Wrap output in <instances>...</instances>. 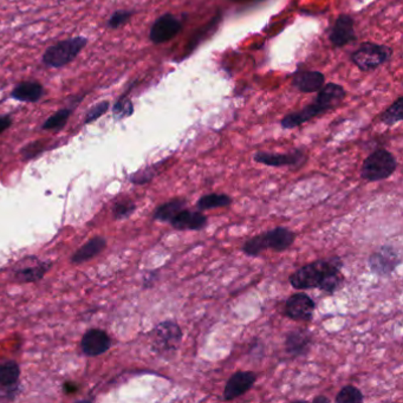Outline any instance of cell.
<instances>
[{"mask_svg": "<svg viewBox=\"0 0 403 403\" xmlns=\"http://www.w3.org/2000/svg\"><path fill=\"white\" fill-rule=\"evenodd\" d=\"M342 269L343 262L340 257L315 260L292 272L289 283L296 290L318 289L326 295H333L345 281Z\"/></svg>", "mask_w": 403, "mask_h": 403, "instance_id": "6da1fadb", "label": "cell"}, {"mask_svg": "<svg viewBox=\"0 0 403 403\" xmlns=\"http://www.w3.org/2000/svg\"><path fill=\"white\" fill-rule=\"evenodd\" d=\"M317 92L318 95L316 96V99L310 104L299 112H290L281 119V126L283 129H294L318 116L331 112L336 109L347 96L345 89L336 83L324 85Z\"/></svg>", "mask_w": 403, "mask_h": 403, "instance_id": "7a4b0ae2", "label": "cell"}, {"mask_svg": "<svg viewBox=\"0 0 403 403\" xmlns=\"http://www.w3.org/2000/svg\"><path fill=\"white\" fill-rule=\"evenodd\" d=\"M88 44V38L83 36H76L71 38L63 39L49 46L43 53L42 63L48 68L60 69L74 62L82 50Z\"/></svg>", "mask_w": 403, "mask_h": 403, "instance_id": "3957f363", "label": "cell"}, {"mask_svg": "<svg viewBox=\"0 0 403 403\" xmlns=\"http://www.w3.org/2000/svg\"><path fill=\"white\" fill-rule=\"evenodd\" d=\"M397 168V158L389 151L381 148L365 158L361 167V178L370 183L382 181L389 179Z\"/></svg>", "mask_w": 403, "mask_h": 403, "instance_id": "277c9868", "label": "cell"}, {"mask_svg": "<svg viewBox=\"0 0 403 403\" xmlns=\"http://www.w3.org/2000/svg\"><path fill=\"white\" fill-rule=\"evenodd\" d=\"M393 56V49L376 43H362L351 55L353 63L361 71H372L381 67Z\"/></svg>", "mask_w": 403, "mask_h": 403, "instance_id": "5b68a950", "label": "cell"}, {"mask_svg": "<svg viewBox=\"0 0 403 403\" xmlns=\"http://www.w3.org/2000/svg\"><path fill=\"white\" fill-rule=\"evenodd\" d=\"M153 349L158 355L176 354L183 342V333L178 323L165 321L153 330Z\"/></svg>", "mask_w": 403, "mask_h": 403, "instance_id": "8992f818", "label": "cell"}, {"mask_svg": "<svg viewBox=\"0 0 403 403\" xmlns=\"http://www.w3.org/2000/svg\"><path fill=\"white\" fill-rule=\"evenodd\" d=\"M253 160L260 165L269 167H289V168L299 169L308 161V155L303 149L296 148L288 153H269V151H257L253 155Z\"/></svg>", "mask_w": 403, "mask_h": 403, "instance_id": "52a82bcc", "label": "cell"}, {"mask_svg": "<svg viewBox=\"0 0 403 403\" xmlns=\"http://www.w3.org/2000/svg\"><path fill=\"white\" fill-rule=\"evenodd\" d=\"M401 265V256L393 245H383L370 254L368 267L379 277H388Z\"/></svg>", "mask_w": 403, "mask_h": 403, "instance_id": "ba28073f", "label": "cell"}, {"mask_svg": "<svg viewBox=\"0 0 403 403\" xmlns=\"http://www.w3.org/2000/svg\"><path fill=\"white\" fill-rule=\"evenodd\" d=\"M183 28L181 19L176 14H165L154 21L149 31V39L153 44H163L179 35Z\"/></svg>", "mask_w": 403, "mask_h": 403, "instance_id": "9c48e42d", "label": "cell"}, {"mask_svg": "<svg viewBox=\"0 0 403 403\" xmlns=\"http://www.w3.org/2000/svg\"><path fill=\"white\" fill-rule=\"evenodd\" d=\"M315 308L316 303L308 294L297 292L286 299L284 311L286 317L292 321L311 322Z\"/></svg>", "mask_w": 403, "mask_h": 403, "instance_id": "30bf717a", "label": "cell"}, {"mask_svg": "<svg viewBox=\"0 0 403 403\" xmlns=\"http://www.w3.org/2000/svg\"><path fill=\"white\" fill-rule=\"evenodd\" d=\"M297 235L291 231L290 228L278 226L269 231L260 233V239L263 244L264 249H272L274 252H285L286 249L291 247L295 242Z\"/></svg>", "mask_w": 403, "mask_h": 403, "instance_id": "8fae6325", "label": "cell"}, {"mask_svg": "<svg viewBox=\"0 0 403 403\" xmlns=\"http://www.w3.org/2000/svg\"><path fill=\"white\" fill-rule=\"evenodd\" d=\"M329 41L333 48H343L356 41L354 18L349 14H340L337 17L329 33Z\"/></svg>", "mask_w": 403, "mask_h": 403, "instance_id": "7c38bea8", "label": "cell"}, {"mask_svg": "<svg viewBox=\"0 0 403 403\" xmlns=\"http://www.w3.org/2000/svg\"><path fill=\"white\" fill-rule=\"evenodd\" d=\"M257 381L256 372H237L228 379L224 388L222 397L225 401H232L245 395L247 392L252 389Z\"/></svg>", "mask_w": 403, "mask_h": 403, "instance_id": "4fadbf2b", "label": "cell"}, {"mask_svg": "<svg viewBox=\"0 0 403 403\" xmlns=\"http://www.w3.org/2000/svg\"><path fill=\"white\" fill-rule=\"evenodd\" d=\"M313 343L311 331L303 328L290 330L285 337V351L292 358H301L308 354Z\"/></svg>", "mask_w": 403, "mask_h": 403, "instance_id": "5bb4252c", "label": "cell"}, {"mask_svg": "<svg viewBox=\"0 0 403 403\" xmlns=\"http://www.w3.org/2000/svg\"><path fill=\"white\" fill-rule=\"evenodd\" d=\"M169 224L176 231H203L208 224V217L203 213V210H193L185 207L178 212Z\"/></svg>", "mask_w": 403, "mask_h": 403, "instance_id": "9a60e30c", "label": "cell"}, {"mask_svg": "<svg viewBox=\"0 0 403 403\" xmlns=\"http://www.w3.org/2000/svg\"><path fill=\"white\" fill-rule=\"evenodd\" d=\"M326 85V76L319 71H299L292 77V87L303 94H312Z\"/></svg>", "mask_w": 403, "mask_h": 403, "instance_id": "2e32d148", "label": "cell"}, {"mask_svg": "<svg viewBox=\"0 0 403 403\" xmlns=\"http://www.w3.org/2000/svg\"><path fill=\"white\" fill-rule=\"evenodd\" d=\"M45 95V89L41 82L24 81L18 83L12 92L10 97L23 103H37Z\"/></svg>", "mask_w": 403, "mask_h": 403, "instance_id": "e0dca14e", "label": "cell"}, {"mask_svg": "<svg viewBox=\"0 0 403 403\" xmlns=\"http://www.w3.org/2000/svg\"><path fill=\"white\" fill-rule=\"evenodd\" d=\"M112 340L102 330L92 329L82 338V349L88 356H99L108 350Z\"/></svg>", "mask_w": 403, "mask_h": 403, "instance_id": "ac0fdd59", "label": "cell"}, {"mask_svg": "<svg viewBox=\"0 0 403 403\" xmlns=\"http://www.w3.org/2000/svg\"><path fill=\"white\" fill-rule=\"evenodd\" d=\"M85 100V95L75 96L70 99V104L65 108L60 109L58 112H55L53 115L50 116L45 122L43 123V130H60L65 127L68 121L70 119L72 112H74L76 107Z\"/></svg>", "mask_w": 403, "mask_h": 403, "instance_id": "d6986e66", "label": "cell"}, {"mask_svg": "<svg viewBox=\"0 0 403 403\" xmlns=\"http://www.w3.org/2000/svg\"><path fill=\"white\" fill-rule=\"evenodd\" d=\"M187 203L188 201H187L186 198H174L172 200L160 205L155 210L153 217H154L155 220L161 221V222H168L169 224L173 217L178 214V212L186 207Z\"/></svg>", "mask_w": 403, "mask_h": 403, "instance_id": "ffe728a7", "label": "cell"}, {"mask_svg": "<svg viewBox=\"0 0 403 403\" xmlns=\"http://www.w3.org/2000/svg\"><path fill=\"white\" fill-rule=\"evenodd\" d=\"M105 245H107V242H105L104 238L102 237H96V238L89 240L85 245L82 246L81 249H78L77 252L75 253L71 260L72 263L81 264L85 263V262H88L89 259H92L94 257L97 256L100 253L103 251Z\"/></svg>", "mask_w": 403, "mask_h": 403, "instance_id": "44dd1931", "label": "cell"}, {"mask_svg": "<svg viewBox=\"0 0 403 403\" xmlns=\"http://www.w3.org/2000/svg\"><path fill=\"white\" fill-rule=\"evenodd\" d=\"M221 12H217L215 17L212 18L206 25L205 28H200L195 32V35L190 38L188 45L185 48V55H183V58L188 56L190 53H193L194 50L197 49L198 46L200 45V43L203 42V39L207 38L210 33H213L215 31V28H217V25L220 24L221 21Z\"/></svg>", "mask_w": 403, "mask_h": 403, "instance_id": "7402d4cb", "label": "cell"}, {"mask_svg": "<svg viewBox=\"0 0 403 403\" xmlns=\"http://www.w3.org/2000/svg\"><path fill=\"white\" fill-rule=\"evenodd\" d=\"M232 203H233V199L228 194L210 193L203 195L197 201L195 206H197L198 210H208L231 206Z\"/></svg>", "mask_w": 403, "mask_h": 403, "instance_id": "603a6c76", "label": "cell"}, {"mask_svg": "<svg viewBox=\"0 0 403 403\" xmlns=\"http://www.w3.org/2000/svg\"><path fill=\"white\" fill-rule=\"evenodd\" d=\"M403 97H397V101L390 105L389 108L386 109L380 116V119L383 124L388 127H393L397 123H400L403 119Z\"/></svg>", "mask_w": 403, "mask_h": 403, "instance_id": "cb8c5ba5", "label": "cell"}, {"mask_svg": "<svg viewBox=\"0 0 403 403\" xmlns=\"http://www.w3.org/2000/svg\"><path fill=\"white\" fill-rule=\"evenodd\" d=\"M19 379V367L16 362H5L0 365V385L14 386Z\"/></svg>", "mask_w": 403, "mask_h": 403, "instance_id": "d4e9b609", "label": "cell"}, {"mask_svg": "<svg viewBox=\"0 0 403 403\" xmlns=\"http://www.w3.org/2000/svg\"><path fill=\"white\" fill-rule=\"evenodd\" d=\"M365 401V395L358 387L348 385L338 392L335 402L336 403H361Z\"/></svg>", "mask_w": 403, "mask_h": 403, "instance_id": "484cf974", "label": "cell"}, {"mask_svg": "<svg viewBox=\"0 0 403 403\" xmlns=\"http://www.w3.org/2000/svg\"><path fill=\"white\" fill-rule=\"evenodd\" d=\"M133 102L127 96V94H123L112 107V115H114V119H117V121L129 117V116L133 115Z\"/></svg>", "mask_w": 403, "mask_h": 403, "instance_id": "4316f807", "label": "cell"}, {"mask_svg": "<svg viewBox=\"0 0 403 403\" xmlns=\"http://www.w3.org/2000/svg\"><path fill=\"white\" fill-rule=\"evenodd\" d=\"M135 12L133 10H117L110 16L107 26L112 30H117L129 23Z\"/></svg>", "mask_w": 403, "mask_h": 403, "instance_id": "83f0119b", "label": "cell"}, {"mask_svg": "<svg viewBox=\"0 0 403 403\" xmlns=\"http://www.w3.org/2000/svg\"><path fill=\"white\" fill-rule=\"evenodd\" d=\"M46 270H48V265H39L36 267H26L23 270L18 271L16 277L21 281H36L41 279L44 276Z\"/></svg>", "mask_w": 403, "mask_h": 403, "instance_id": "f1b7e54d", "label": "cell"}, {"mask_svg": "<svg viewBox=\"0 0 403 403\" xmlns=\"http://www.w3.org/2000/svg\"><path fill=\"white\" fill-rule=\"evenodd\" d=\"M109 108H110V102L109 101L99 102V103L92 105V108L89 109L85 114V124H90V123L95 122L96 119H101L102 116L108 112Z\"/></svg>", "mask_w": 403, "mask_h": 403, "instance_id": "f546056e", "label": "cell"}, {"mask_svg": "<svg viewBox=\"0 0 403 403\" xmlns=\"http://www.w3.org/2000/svg\"><path fill=\"white\" fill-rule=\"evenodd\" d=\"M135 208H136V206L133 201L124 199V200L116 203L115 207H114V215L117 219H123V217L131 215Z\"/></svg>", "mask_w": 403, "mask_h": 403, "instance_id": "4dcf8cb0", "label": "cell"}, {"mask_svg": "<svg viewBox=\"0 0 403 403\" xmlns=\"http://www.w3.org/2000/svg\"><path fill=\"white\" fill-rule=\"evenodd\" d=\"M156 166H151L149 168L144 169L141 172L136 173L135 176H131V181L137 183V185H144V183H151V180L154 179L156 171H155Z\"/></svg>", "mask_w": 403, "mask_h": 403, "instance_id": "1f68e13d", "label": "cell"}, {"mask_svg": "<svg viewBox=\"0 0 403 403\" xmlns=\"http://www.w3.org/2000/svg\"><path fill=\"white\" fill-rule=\"evenodd\" d=\"M43 151H44V144L37 141V142H32V144L24 147V149L21 151V155L24 156L25 160H28V158H33L37 155L41 154Z\"/></svg>", "mask_w": 403, "mask_h": 403, "instance_id": "d6a6232c", "label": "cell"}, {"mask_svg": "<svg viewBox=\"0 0 403 403\" xmlns=\"http://www.w3.org/2000/svg\"><path fill=\"white\" fill-rule=\"evenodd\" d=\"M14 119L10 115L0 116V134L9 129L12 126Z\"/></svg>", "mask_w": 403, "mask_h": 403, "instance_id": "836d02e7", "label": "cell"}, {"mask_svg": "<svg viewBox=\"0 0 403 403\" xmlns=\"http://www.w3.org/2000/svg\"><path fill=\"white\" fill-rule=\"evenodd\" d=\"M156 276L158 274L156 272H149L148 274V277L144 278V288H151V284L156 281Z\"/></svg>", "mask_w": 403, "mask_h": 403, "instance_id": "e575fe53", "label": "cell"}, {"mask_svg": "<svg viewBox=\"0 0 403 403\" xmlns=\"http://www.w3.org/2000/svg\"><path fill=\"white\" fill-rule=\"evenodd\" d=\"M313 403H330L329 397H324V395H319V397H316L313 400Z\"/></svg>", "mask_w": 403, "mask_h": 403, "instance_id": "d590c367", "label": "cell"}, {"mask_svg": "<svg viewBox=\"0 0 403 403\" xmlns=\"http://www.w3.org/2000/svg\"><path fill=\"white\" fill-rule=\"evenodd\" d=\"M64 389H65V392H67V393H72V392H76V390H77V387L72 386V383H65Z\"/></svg>", "mask_w": 403, "mask_h": 403, "instance_id": "8d00e7d4", "label": "cell"}, {"mask_svg": "<svg viewBox=\"0 0 403 403\" xmlns=\"http://www.w3.org/2000/svg\"><path fill=\"white\" fill-rule=\"evenodd\" d=\"M233 3H245V1H249V0H231Z\"/></svg>", "mask_w": 403, "mask_h": 403, "instance_id": "74e56055", "label": "cell"}]
</instances>
